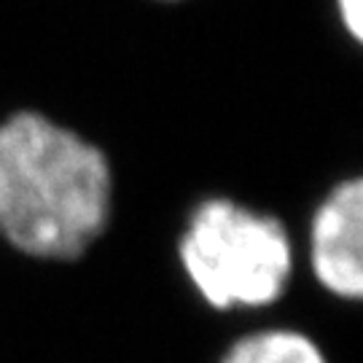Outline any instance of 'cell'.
Masks as SVG:
<instances>
[{
  "instance_id": "cell-5",
  "label": "cell",
  "mask_w": 363,
  "mask_h": 363,
  "mask_svg": "<svg viewBox=\"0 0 363 363\" xmlns=\"http://www.w3.org/2000/svg\"><path fill=\"white\" fill-rule=\"evenodd\" d=\"M339 25L352 43L363 40V0H334Z\"/></svg>"
},
{
  "instance_id": "cell-6",
  "label": "cell",
  "mask_w": 363,
  "mask_h": 363,
  "mask_svg": "<svg viewBox=\"0 0 363 363\" xmlns=\"http://www.w3.org/2000/svg\"><path fill=\"white\" fill-rule=\"evenodd\" d=\"M156 3H181V0H156Z\"/></svg>"
},
{
  "instance_id": "cell-4",
  "label": "cell",
  "mask_w": 363,
  "mask_h": 363,
  "mask_svg": "<svg viewBox=\"0 0 363 363\" xmlns=\"http://www.w3.org/2000/svg\"><path fill=\"white\" fill-rule=\"evenodd\" d=\"M218 363H331L323 345L294 325H261L237 337Z\"/></svg>"
},
{
  "instance_id": "cell-3",
  "label": "cell",
  "mask_w": 363,
  "mask_h": 363,
  "mask_svg": "<svg viewBox=\"0 0 363 363\" xmlns=\"http://www.w3.org/2000/svg\"><path fill=\"white\" fill-rule=\"evenodd\" d=\"M307 269L337 301L363 296V178L337 181L315 205L307 223Z\"/></svg>"
},
{
  "instance_id": "cell-1",
  "label": "cell",
  "mask_w": 363,
  "mask_h": 363,
  "mask_svg": "<svg viewBox=\"0 0 363 363\" xmlns=\"http://www.w3.org/2000/svg\"><path fill=\"white\" fill-rule=\"evenodd\" d=\"M116 172L103 145L22 108L0 118V242L40 264L81 261L105 237Z\"/></svg>"
},
{
  "instance_id": "cell-2",
  "label": "cell",
  "mask_w": 363,
  "mask_h": 363,
  "mask_svg": "<svg viewBox=\"0 0 363 363\" xmlns=\"http://www.w3.org/2000/svg\"><path fill=\"white\" fill-rule=\"evenodd\" d=\"M183 277L216 312H261L280 304L296 274L286 220L234 196H205L175 242Z\"/></svg>"
}]
</instances>
